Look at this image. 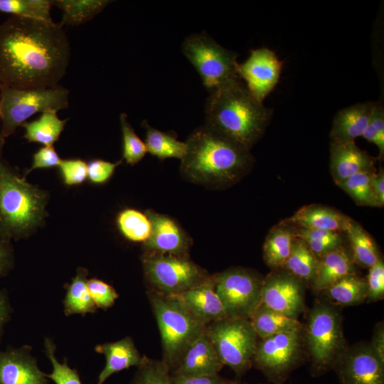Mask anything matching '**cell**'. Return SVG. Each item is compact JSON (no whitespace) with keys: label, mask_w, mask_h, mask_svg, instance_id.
<instances>
[{"label":"cell","mask_w":384,"mask_h":384,"mask_svg":"<svg viewBox=\"0 0 384 384\" xmlns=\"http://www.w3.org/2000/svg\"><path fill=\"white\" fill-rule=\"evenodd\" d=\"M70 50L60 23L11 16L0 24V84L14 88L58 85Z\"/></svg>","instance_id":"obj_1"},{"label":"cell","mask_w":384,"mask_h":384,"mask_svg":"<svg viewBox=\"0 0 384 384\" xmlns=\"http://www.w3.org/2000/svg\"><path fill=\"white\" fill-rule=\"evenodd\" d=\"M187 150L180 171L188 181L213 188L238 182L250 169V150L204 124L186 141Z\"/></svg>","instance_id":"obj_2"},{"label":"cell","mask_w":384,"mask_h":384,"mask_svg":"<svg viewBox=\"0 0 384 384\" xmlns=\"http://www.w3.org/2000/svg\"><path fill=\"white\" fill-rule=\"evenodd\" d=\"M205 113L206 126L250 150L264 134L272 110L237 78L210 92Z\"/></svg>","instance_id":"obj_3"},{"label":"cell","mask_w":384,"mask_h":384,"mask_svg":"<svg viewBox=\"0 0 384 384\" xmlns=\"http://www.w3.org/2000/svg\"><path fill=\"white\" fill-rule=\"evenodd\" d=\"M47 194L19 177L0 161V234L19 239L41 225L46 212Z\"/></svg>","instance_id":"obj_4"},{"label":"cell","mask_w":384,"mask_h":384,"mask_svg":"<svg viewBox=\"0 0 384 384\" xmlns=\"http://www.w3.org/2000/svg\"><path fill=\"white\" fill-rule=\"evenodd\" d=\"M147 297L160 333L161 360L171 373L186 348L204 333L206 325L193 318L174 297L149 289Z\"/></svg>","instance_id":"obj_5"},{"label":"cell","mask_w":384,"mask_h":384,"mask_svg":"<svg viewBox=\"0 0 384 384\" xmlns=\"http://www.w3.org/2000/svg\"><path fill=\"white\" fill-rule=\"evenodd\" d=\"M1 134H13L32 115L69 106V90L60 85L14 88L0 84Z\"/></svg>","instance_id":"obj_6"},{"label":"cell","mask_w":384,"mask_h":384,"mask_svg":"<svg viewBox=\"0 0 384 384\" xmlns=\"http://www.w3.org/2000/svg\"><path fill=\"white\" fill-rule=\"evenodd\" d=\"M141 260L149 289L166 296L180 294L210 276L189 256L144 251Z\"/></svg>","instance_id":"obj_7"},{"label":"cell","mask_w":384,"mask_h":384,"mask_svg":"<svg viewBox=\"0 0 384 384\" xmlns=\"http://www.w3.org/2000/svg\"><path fill=\"white\" fill-rule=\"evenodd\" d=\"M304 341L316 371L333 366L345 350L341 317L330 304L319 302L311 309Z\"/></svg>","instance_id":"obj_8"},{"label":"cell","mask_w":384,"mask_h":384,"mask_svg":"<svg viewBox=\"0 0 384 384\" xmlns=\"http://www.w3.org/2000/svg\"><path fill=\"white\" fill-rule=\"evenodd\" d=\"M205 333L223 364L237 376L250 368L258 336L249 320L227 317L208 324Z\"/></svg>","instance_id":"obj_9"},{"label":"cell","mask_w":384,"mask_h":384,"mask_svg":"<svg viewBox=\"0 0 384 384\" xmlns=\"http://www.w3.org/2000/svg\"><path fill=\"white\" fill-rule=\"evenodd\" d=\"M181 48L210 92L240 78L237 72L238 54L222 47L206 33H193L188 36Z\"/></svg>","instance_id":"obj_10"},{"label":"cell","mask_w":384,"mask_h":384,"mask_svg":"<svg viewBox=\"0 0 384 384\" xmlns=\"http://www.w3.org/2000/svg\"><path fill=\"white\" fill-rule=\"evenodd\" d=\"M213 277L227 317L249 320L260 304L264 279L242 267L230 268Z\"/></svg>","instance_id":"obj_11"},{"label":"cell","mask_w":384,"mask_h":384,"mask_svg":"<svg viewBox=\"0 0 384 384\" xmlns=\"http://www.w3.org/2000/svg\"><path fill=\"white\" fill-rule=\"evenodd\" d=\"M302 331L277 334L257 341L253 363L275 384H283L301 358Z\"/></svg>","instance_id":"obj_12"},{"label":"cell","mask_w":384,"mask_h":384,"mask_svg":"<svg viewBox=\"0 0 384 384\" xmlns=\"http://www.w3.org/2000/svg\"><path fill=\"white\" fill-rule=\"evenodd\" d=\"M260 303L297 319L305 308L304 284L285 270L274 272L263 279Z\"/></svg>","instance_id":"obj_13"},{"label":"cell","mask_w":384,"mask_h":384,"mask_svg":"<svg viewBox=\"0 0 384 384\" xmlns=\"http://www.w3.org/2000/svg\"><path fill=\"white\" fill-rule=\"evenodd\" d=\"M341 384H384V364L370 345L345 350L333 364Z\"/></svg>","instance_id":"obj_14"},{"label":"cell","mask_w":384,"mask_h":384,"mask_svg":"<svg viewBox=\"0 0 384 384\" xmlns=\"http://www.w3.org/2000/svg\"><path fill=\"white\" fill-rule=\"evenodd\" d=\"M282 68V63L274 51L260 48L251 50L248 58L238 63L237 72L249 92L262 102L277 84Z\"/></svg>","instance_id":"obj_15"},{"label":"cell","mask_w":384,"mask_h":384,"mask_svg":"<svg viewBox=\"0 0 384 384\" xmlns=\"http://www.w3.org/2000/svg\"><path fill=\"white\" fill-rule=\"evenodd\" d=\"M145 213L151 220V232L142 244L144 251L189 256L191 239L176 220L152 210Z\"/></svg>","instance_id":"obj_16"},{"label":"cell","mask_w":384,"mask_h":384,"mask_svg":"<svg viewBox=\"0 0 384 384\" xmlns=\"http://www.w3.org/2000/svg\"><path fill=\"white\" fill-rule=\"evenodd\" d=\"M0 384H48L31 346L0 351Z\"/></svg>","instance_id":"obj_17"},{"label":"cell","mask_w":384,"mask_h":384,"mask_svg":"<svg viewBox=\"0 0 384 384\" xmlns=\"http://www.w3.org/2000/svg\"><path fill=\"white\" fill-rule=\"evenodd\" d=\"M171 297L176 298L193 318L206 326L227 318L215 289L213 274L202 284Z\"/></svg>","instance_id":"obj_18"},{"label":"cell","mask_w":384,"mask_h":384,"mask_svg":"<svg viewBox=\"0 0 384 384\" xmlns=\"http://www.w3.org/2000/svg\"><path fill=\"white\" fill-rule=\"evenodd\" d=\"M375 159L353 142H331L330 171L337 185L362 172L375 171Z\"/></svg>","instance_id":"obj_19"},{"label":"cell","mask_w":384,"mask_h":384,"mask_svg":"<svg viewBox=\"0 0 384 384\" xmlns=\"http://www.w3.org/2000/svg\"><path fill=\"white\" fill-rule=\"evenodd\" d=\"M223 366L216 351L204 331L186 348L176 368L171 374L211 375L219 373Z\"/></svg>","instance_id":"obj_20"},{"label":"cell","mask_w":384,"mask_h":384,"mask_svg":"<svg viewBox=\"0 0 384 384\" xmlns=\"http://www.w3.org/2000/svg\"><path fill=\"white\" fill-rule=\"evenodd\" d=\"M95 351L105 358V367L99 374L96 384H104L115 373L131 367H138L143 359V356L130 336L114 342L98 344Z\"/></svg>","instance_id":"obj_21"},{"label":"cell","mask_w":384,"mask_h":384,"mask_svg":"<svg viewBox=\"0 0 384 384\" xmlns=\"http://www.w3.org/2000/svg\"><path fill=\"white\" fill-rule=\"evenodd\" d=\"M374 105L375 102L357 103L339 110L333 120L331 142H353L362 137Z\"/></svg>","instance_id":"obj_22"},{"label":"cell","mask_w":384,"mask_h":384,"mask_svg":"<svg viewBox=\"0 0 384 384\" xmlns=\"http://www.w3.org/2000/svg\"><path fill=\"white\" fill-rule=\"evenodd\" d=\"M353 220L333 208L310 205L301 208L285 223L298 228L322 229L340 233L346 231Z\"/></svg>","instance_id":"obj_23"},{"label":"cell","mask_w":384,"mask_h":384,"mask_svg":"<svg viewBox=\"0 0 384 384\" xmlns=\"http://www.w3.org/2000/svg\"><path fill=\"white\" fill-rule=\"evenodd\" d=\"M353 263L351 255L343 245L325 254L319 259L311 284L313 289L323 292L344 277L355 273Z\"/></svg>","instance_id":"obj_24"},{"label":"cell","mask_w":384,"mask_h":384,"mask_svg":"<svg viewBox=\"0 0 384 384\" xmlns=\"http://www.w3.org/2000/svg\"><path fill=\"white\" fill-rule=\"evenodd\" d=\"M249 321L260 339L287 331H302L303 328L297 319L287 316L261 303Z\"/></svg>","instance_id":"obj_25"},{"label":"cell","mask_w":384,"mask_h":384,"mask_svg":"<svg viewBox=\"0 0 384 384\" xmlns=\"http://www.w3.org/2000/svg\"><path fill=\"white\" fill-rule=\"evenodd\" d=\"M88 270L78 267L71 282L66 284V293L63 300L64 314L85 315L97 311L87 288Z\"/></svg>","instance_id":"obj_26"},{"label":"cell","mask_w":384,"mask_h":384,"mask_svg":"<svg viewBox=\"0 0 384 384\" xmlns=\"http://www.w3.org/2000/svg\"><path fill=\"white\" fill-rule=\"evenodd\" d=\"M295 238V228L287 223L271 230L263 245V257L266 264L274 270L282 269Z\"/></svg>","instance_id":"obj_27"},{"label":"cell","mask_w":384,"mask_h":384,"mask_svg":"<svg viewBox=\"0 0 384 384\" xmlns=\"http://www.w3.org/2000/svg\"><path fill=\"white\" fill-rule=\"evenodd\" d=\"M142 125L145 129L147 153L161 160L170 158L181 160L184 157L187 150L186 142L179 141L174 134L150 126L147 121H143Z\"/></svg>","instance_id":"obj_28"},{"label":"cell","mask_w":384,"mask_h":384,"mask_svg":"<svg viewBox=\"0 0 384 384\" xmlns=\"http://www.w3.org/2000/svg\"><path fill=\"white\" fill-rule=\"evenodd\" d=\"M67 119H61L56 111H47L33 121L24 122V138L29 142L53 146L65 128Z\"/></svg>","instance_id":"obj_29"},{"label":"cell","mask_w":384,"mask_h":384,"mask_svg":"<svg viewBox=\"0 0 384 384\" xmlns=\"http://www.w3.org/2000/svg\"><path fill=\"white\" fill-rule=\"evenodd\" d=\"M112 2L108 0H51L63 11L62 26H80L94 18Z\"/></svg>","instance_id":"obj_30"},{"label":"cell","mask_w":384,"mask_h":384,"mask_svg":"<svg viewBox=\"0 0 384 384\" xmlns=\"http://www.w3.org/2000/svg\"><path fill=\"white\" fill-rule=\"evenodd\" d=\"M319 259L306 243L296 238L292 250L282 269L303 284H311Z\"/></svg>","instance_id":"obj_31"},{"label":"cell","mask_w":384,"mask_h":384,"mask_svg":"<svg viewBox=\"0 0 384 384\" xmlns=\"http://www.w3.org/2000/svg\"><path fill=\"white\" fill-rule=\"evenodd\" d=\"M345 234L349 242L353 262L370 268L380 259L375 242L357 223L353 220Z\"/></svg>","instance_id":"obj_32"},{"label":"cell","mask_w":384,"mask_h":384,"mask_svg":"<svg viewBox=\"0 0 384 384\" xmlns=\"http://www.w3.org/2000/svg\"><path fill=\"white\" fill-rule=\"evenodd\" d=\"M323 292L334 303L344 306L361 304L367 297L366 279L356 273L344 277Z\"/></svg>","instance_id":"obj_33"},{"label":"cell","mask_w":384,"mask_h":384,"mask_svg":"<svg viewBox=\"0 0 384 384\" xmlns=\"http://www.w3.org/2000/svg\"><path fill=\"white\" fill-rule=\"evenodd\" d=\"M117 227L122 235L132 242H145L151 232V223L145 213L134 208L121 210L116 218Z\"/></svg>","instance_id":"obj_34"},{"label":"cell","mask_w":384,"mask_h":384,"mask_svg":"<svg viewBox=\"0 0 384 384\" xmlns=\"http://www.w3.org/2000/svg\"><path fill=\"white\" fill-rule=\"evenodd\" d=\"M295 235L306 243L318 259L343 243L340 233L322 229L298 228H295Z\"/></svg>","instance_id":"obj_35"},{"label":"cell","mask_w":384,"mask_h":384,"mask_svg":"<svg viewBox=\"0 0 384 384\" xmlns=\"http://www.w3.org/2000/svg\"><path fill=\"white\" fill-rule=\"evenodd\" d=\"M51 0H0V11L14 16L53 22Z\"/></svg>","instance_id":"obj_36"},{"label":"cell","mask_w":384,"mask_h":384,"mask_svg":"<svg viewBox=\"0 0 384 384\" xmlns=\"http://www.w3.org/2000/svg\"><path fill=\"white\" fill-rule=\"evenodd\" d=\"M375 171L355 174L337 186L343 190L357 205L380 207L372 186V176Z\"/></svg>","instance_id":"obj_37"},{"label":"cell","mask_w":384,"mask_h":384,"mask_svg":"<svg viewBox=\"0 0 384 384\" xmlns=\"http://www.w3.org/2000/svg\"><path fill=\"white\" fill-rule=\"evenodd\" d=\"M129 384H172L171 373L161 360L143 356Z\"/></svg>","instance_id":"obj_38"},{"label":"cell","mask_w":384,"mask_h":384,"mask_svg":"<svg viewBox=\"0 0 384 384\" xmlns=\"http://www.w3.org/2000/svg\"><path fill=\"white\" fill-rule=\"evenodd\" d=\"M119 123L122 135V159L127 164L135 165L147 153L145 143L136 134L125 113L120 114Z\"/></svg>","instance_id":"obj_39"},{"label":"cell","mask_w":384,"mask_h":384,"mask_svg":"<svg viewBox=\"0 0 384 384\" xmlns=\"http://www.w3.org/2000/svg\"><path fill=\"white\" fill-rule=\"evenodd\" d=\"M44 346L46 354L52 365V371L46 374V377L52 380L55 384H82L78 371L70 368L66 360L61 363L57 359L55 346L53 340L46 338Z\"/></svg>","instance_id":"obj_40"},{"label":"cell","mask_w":384,"mask_h":384,"mask_svg":"<svg viewBox=\"0 0 384 384\" xmlns=\"http://www.w3.org/2000/svg\"><path fill=\"white\" fill-rule=\"evenodd\" d=\"M362 137L378 146L379 157L383 158L384 154V109L380 103L375 102L369 122Z\"/></svg>","instance_id":"obj_41"},{"label":"cell","mask_w":384,"mask_h":384,"mask_svg":"<svg viewBox=\"0 0 384 384\" xmlns=\"http://www.w3.org/2000/svg\"><path fill=\"white\" fill-rule=\"evenodd\" d=\"M58 168L63 183L68 186L80 185L87 178V163L82 159H61Z\"/></svg>","instance_id":"obj_42"},{"label":"cell","mask_w":384,"mask_h":384,"mask_svg":"<svg viewBox=\"0 0 384 384\" xmlns=\"http://www.w3.org/2000/svg\"><path fill=\"white\" fill-rule=\"evenodd\" d=\"M87 288L96 307L104 310L111 307L119 297L112 286L97 278L88 279Z\"/></svg>","instance_id":"obj_43"},{"label":"cell","mask_w":384,"mask_h":384,"mask_svg":"<svg viewBox=\"0 0 384 384\" xmlns=\"http://www.w3.org/2000/svg\"><path fill=\"white\" fill-rule=\"evenodd\" d=\"M367 288L366 300L376 302L384 296V264L380 259L374 265L369 268L366 279Z\"/></svg>","instance_id":"obj_44"},{"label":"cell","mask_w":384,"mask_h":384,"mask_svg":"<svg viewBox=\"0 0 384 384\" xmlns=\"http://www.w3.org/2000/svg\"><path fill=\"white\" fill-rule=\"evenodd\" d=\"M122 161L111 162L102 159H93L87 163V178L94 184H103L113 176Z\"/></svg>","instance_id":"obj_45"},{"label":"cell","mask_w":384,"mask_h":384,"mask_svg":"<svg viewBox=\"0 0 384 384\" xmlns=\"http://www.w3.org/2000/svg\"><path fill=\"white\" fill-rule=\"evenodd\" d=\"M60 161L61 159L53 146H43L33 154L32 165L26 174L34 169L58 167Z\"/></svg>","instance_id":"obj_46"},{"label":"cell","mask_w":384,"mask_h":384,"mask_svg":"<svg viewBox=\"0 0 384 384\" xmlns=\"http://www.w3.org/2000/svg\"><path fill=\"white\" fill-rule=\"evenodd\" d=\"M172 384H233L235 380L225 379L219 373L204 375L171 374Z\"/></svg>","instance_id":"obj_47"},{"label":"cell","mask_w":384,"mask_h":384,"mask_svg":"<svg viewBox=\"0 0 384 384\" xmlns=\"http://www.w3.org/2000/svg\"><path fill=\"white\" fill-rule=\"evenodd\" d=\"M14 260L11 240L0 234V277L5 276L11 270Z\"/></svg>","instance_id":"obj_48"},{"label":"cell","mask_w":384,"mask_h":384,"mask_svg":"<svg viewBox=\"0 0 384 384\" xmlns=\"http://www.w3.org/2000/svg\"><path fill=\"white\" fill-rule=\"evenodd\" d=\"M370 346L376 357L384 364V327L383 323L376 326Z\"/></svg>","instance_id":"obj_49"},{"label":"cell","mask_w":384,"mask_h":384,"mask_svg":"<svg viewBox=\"0 0 384 384\" xmlns=\"http://www.w3.org/2000/svg\"><path fill=\"white\" fill-rule=\"evenodd\" d=\"M372 186L379 206L383 207L384 205V173L383 169H380L378 172L373 173Z\"/></svg>","instance_id":"obj_50"},{"label":"cell","mask_w":384,"mask_h":384,"mask_svg":"<svg viewBox=\"0 0 384 384\" xmlns=\"http://www.w3.org/2000/svg\"><path fill=\"white\" fill-rule=\"evenodd\" d=\"M11 313V307L7 295L0 289V338L4 324L7 322Z\"/></svg>","instance_id":"obj_51"},{"label":"cell","mask_w":384,"mask_h":384,"mask_svg":"<svg viewBox=\"0 0 384 384\" xmlns=\"http://www.w3.org/2000/svg\"><path fill=\"white\" fill-rule=\"evenodd\" d=\"M4 138L5 137L1 134H0V161L1 160V157L2 154L3 147L5 144Z\"/></svg>","instance_id":"obj_52"},{"label":"cell","mask_w":384,"mask_h":384,"mask_svg":"<svg viewBox=\"0 0 384 384\" xmlns=\"http://www.w3.org/2000/svg\"><path fill=\"white\" fill-rule=\"evenodd\" d=\"M233 384H248V383H242V382H240L238 380H235Z\"/></svg>","instance_id":"obj_53"},{"label":"cell","mask_w":384,"mask_h":384,"mask_svg":"<svg viewBox=\"0 0 384 384\" xmlns=\"http://www.w3.org/2000/svg\"><path fill=\"white\" fill-rule=\"evenodd\" d=\"M1 101H0V117H1Z\"/></svg>","instance_id":"obj_54"}]
</instances>
